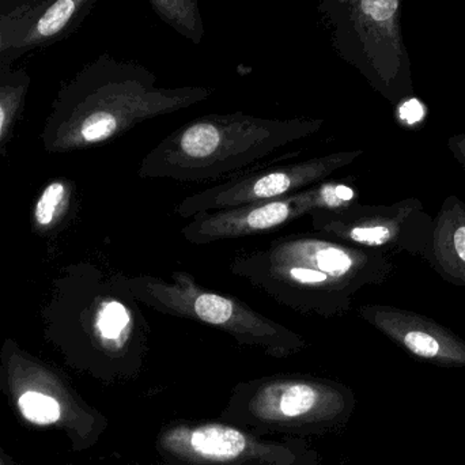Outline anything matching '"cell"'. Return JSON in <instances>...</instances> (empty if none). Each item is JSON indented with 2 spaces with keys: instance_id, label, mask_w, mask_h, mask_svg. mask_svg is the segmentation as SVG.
<instances>
[{
  "instance_id": "1",
  "label": "cell",
  "mask_w": 465,
  "mask_h": 465,
  "mask_svg": "<svg viewBox=\"0 0 465 465\" xmlns=\"http://www.w3.org/2000/svg\"><path fill=\"white\" fill-rule=\"evenodd\" d=\"M213 93L206 86H160L146 65L103 54L62 84L41 143L51 154L100 146L149 120L198 105Z\"/></svg>"
},
{
  "instance_id": "2",
  "label": "cell",
  "mask_w": 465,
  "mask_h": 465,
  "mask_svg": "<svg viewBox=\"0 0 465 465\" xmlns=\"http://www.w3.org/2000/svg\"><path fill=\"white\" fill-rule=\"evenodd\" d=\"M229 270L292 311L333 319L351 311L358 292L385 283L395 264L382 252L320 234H289L240 252Z\"/></svg>"
},
{
  "instance_id": "3",
  "label": "cell",
  "mask_w": 465,
  "mask_h": 465,
  "mask_svg": "<svg viewBox=\"0 0 465 465\" xmlns=\"http://www.w3.org/2000/svg\"><path fill=\"white\" fill-rule=\"evenodd\" d=\"M44 336L68 365L97 371L146 346L149 322L119 273L90 262L64 267L43 309Z\"/></svg>"
},
{
  "instance_id": "4",
  "label": "cell",
  "mask_w": 465,
  "mask_h": 465,
  "mask_svg": "<svg viewBox=\"0 0 465 465\" xmlns=\"http://www.w3.org/2000/svg\"><path fill=\"white\" fill-rule=\"evenodd\" d=\"M325 120L268 119L243 112L191 120L155 144L138 169L141 179L217 182L237 176L279 150L316 135Z\"/></svg>"
},
{
  "instance_id": "5",
  "label": "cell",
  "mask_w": 465,
  "mask_h": 465,
  "mask_svg": "<svg viewBox=\"0 0 465 465\" xmlns=\"http://www.w3.org/2000/svg\"><path fill=\"white\" fill-rule=\"evenodd\" d=\"M317 11L339 57L388 103L414 98L401 0H322Z\"/></svg>"
},
{
  "instance_id": "6",
  "label": "cell",
  "mask_w": 465,
  "mask_h": 465,
  "mask_svg": "<svg viewBox=\"0 0 465 465\" xmlns=\"http://www.w3.org/2000/svg\"><path fill=\"white\" fill-rule=\"evenodd\" d=\"M117 273L123 286L141 305L158 313L217 328L240 343L262 347L271 354L286 355L305 347V339L294 331L234 295L202 286L185 271H173L169 279Z\"/></svg>"
},
{
  "instance_id": "7",
  "label": "cell",
  "mask_w": 465,
  "mask_h": 465,
  "mask_svg": "<svg viewBox=\"0 0 465 465\" xmlns=\"http://www.w3.org/2000/svg\"><path fill=\"white\" fill-rule=\"evenodd\" d=\"M0 392L19 420L64 434L75 450L92 434V414L64 373L13 339H5L0 347Z\"/></svg>"
},
{
  "instance_id": "8",
  "label": "cell",
  "mask_w": 465,
  "mask_h": 465,
  "mask_svg": "<svg viewBox=\"0 0 465 465\" xmlns=\"http://www.w3.org/2000/svg\"><path fill=\"white\" fill-rule=\"evenodd\" d=\"M309 218L320 235L387 254L422 257L433 229V217L417 198L388 206L357 202L343 209L312 213Z\"/></svg>"
},
{
  "instance_id": "9",
  "label": "cell",
  "mask_w": 465,
  "mask_h": 465,
  "mask_svg": "<svg viewBox=\"0 0 465 465\" xmlns=\"http://www.w3.org/2000/svg\"><path fill=\"white\" fill-rule=\"evenodd\" d=\"M357 202L358 191L351 185L324 182L283 198L198 215L182 229V235L190 243L207 245L268 234L312 213L343 209Z\"/></svg>"
},
{
  "instance_id": "10",
  "label": "cell",
  "mask_w": 465,
  "mask_h": 465,
  "mask_svg": "<svg viewBox=\"0 0 465 465\" xmlns=\"http://www.w3.org/2000/svg\"><path fill=\"white\" fill-rule=\"evenodd\" d=\"M362 155L363 150L336 152L289 165L240 173L221 184L187 196L177 204L174 212L183 220H193L207 213L283 198L328 182L333 173L351 165Z\"/></svg>"
},
{
  "instance_id": "11",
  "label": "cell",
  "mask_w": 465,
  "mask_h": 465,
  "mask_svg": "<svg viewBox=\"0 0 465 465\" xmlns=\"http://www.w3.org/2000/svg\"><path fill=\"white\" fill-rule=\"evenodd\" d=\"M357 313L415 360L440 368H465V339L436 320L392 305H362Z\"/></svg>"
},
{
  "instance_id": "12",
  "label": "cell",
  "mask_w": 465,
  "mask_h": 465,
  "mask_svg": "<svg viewBox=\"0 0 465 465\" xmlns=\"http://www.w3.org/2000/svg\"><path fill=\"white\" fill-rule=\"evenodd\" d=\"M422 259L445 282L465 289V203L458 196L442 202Z\"/></svg>"
},
{
  "instance_id": "13",
  "label": "cell",
  "mask_w": 465,
  "mask_h": 465,
  "mask_svg": "<svg viewBox=\"0 0 465 465\" xmlns=\"http://www.w3.org/2000/svg\"><path fill=\"white\" fill-rule=\"evenodd\" d=\"M97 2L98 0H41L21 43L24 56L70 37L86 21Z\"/></svg>"
},
{
  "instance_id": "14",
  "label": "cell",
  "mask_w": 465,
  "mask_h": 465,
  "mask_svg": "<svg viewBox=\"0 0 465 465\" xmlns=\"http://www.w3.org/2000/svg\"><path fill=\"white\" fill-rule=\"evenodd\" d=\"M322 387L298 379L275 380L257 392L253 407L271 420H294L311 412L322 398Z\"/></svg>"
},
{
  "instance_id": "15",
  "label": "cell",
  "mask_w": 465,
  "mask_h": 465,
  "mask_svg": "<svg viewBox=\"0 0 465 465\" xmlns=\"http://www.w3.org/2000/svg\"><path fill=\"white\" fill-rule=\"evenodd\" d=\"M169 447L185 450L193 455L213 461H229L246 450V437L237 429L223 425H206L171 436Z\"/></svg>"
},
{
  "instance_id": "16",
  "label": "cell",
  "mask_w": 465,
  "mask_h": 465,
  "mask_svg": "<svg viewBox=\"0 0 465 465\" xmlns=\"http://www.w3.org/2000/svg\"><path fill=\"white\" fill-rule=\"evenodd\" d=\"M75 183L65 177L52 180L41 190L30 210L35 234L46 237L64 228L75 207Z\"/></svg>"
},
{
  "instance_id": "17",
  "label": "cell",
  "mask_w": 465,
  "mask_h": 465,
  "mask_svg": "<svg viewBox=\"0 0 465 465\" xmlns=\"http://www.w3.org/2000/svg\"><path fill=\"white\" fill-rule=\"evenodd\" d=\"M32 76L25 68L0 65V153L13 135L26 104Z\"/></svg>"
},
{
  "instance_id": "18",
  "label": "cell",
  "mask_w": 465,
  "mask_h": 465,
  "mask_svg": "<svg viewBox=\"0 0 465 465\" xmlns=\"http://www.w3.org/2000/svg\"><path fill=\"white\" fill-rule=\"evenodd\" d=\"M41 0H0V65L24 56L21 43Z\"/></svg>"
},
{
  "instance_id": "19",
  "label": "cell",
  "mask_w": 465,
  "mask_h": 465,
  "mask_svg": "<svg viewBox=\"0 0 465 465\" xmlns=\"http://www.w3.org/2000/svg\"><path fill=\"white\" fill-rule=\"evenodd\" d=\"M163 24L185 40L199 45L204 38V22L198 0H147Z\"/></svg>"
},
{
  "instance_id": "20",
  "label": "cell",
  "mask_w": 465,
  "mask_h": 465,
  "mask_svg": "<svg viewBox=\"0 0 465 465\" xmlns=\"http://www.w3.org/2000/svg\"><path fill=\"white\" fill-rule=\"evenodd\" d=\"M448 149L452 153L455 160L463 166L465 171V134L450 136L448 141Z\"/></svg>"
},
{
  "instance_id": "21",
  "label": "cell",
  "mask_w": 465,
  "mask_h": 465,
  "mask_svg": "<svg viewBox=\"0 0 465 465\" xmlns=\"http://www.w3.org/2000/svg\"><path fill=\"white\" fill-rule=\"evenodd\" d=\"M0 465H21L16 463L15 460H14L13 458H11L10 455H7V453L5 452V450H3L2 445H0Z\"/></svg>"
}]
</instances>
